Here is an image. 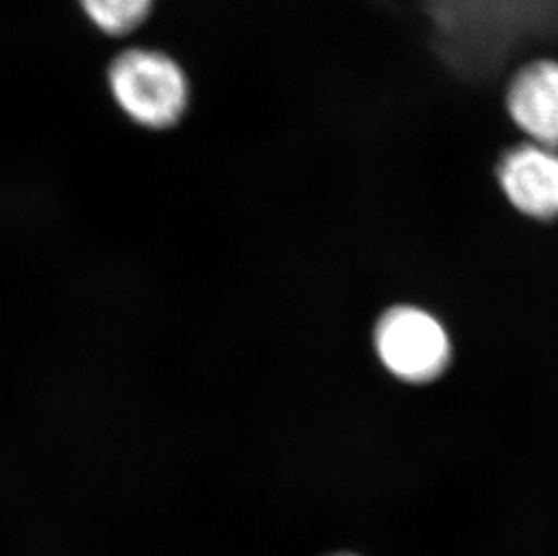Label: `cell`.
I'll return each instance as SVG.
<instances>
[{
    "label": "cell",
    "instance_id": "obj_1",
    "mask_svg": "<svg viewBox=\"0 0 558 556\" xmlns=\"http://www.w3.org/2000/svg\"><path fill=\"white\" fill-rule=\"evenodd\" d=\"M107 85L120 111L150 131L172 129L189 111V74L161 49H123L109 63Z\"/></svg>",
    "mask_w": 558,
    "mask_h": 556
},
{
    "label": "cell",
    "instance_id": "obj_2",
    "mask_svg": "<svg viewBox=\"0 0 558 556\" xmlns=\"http://www.w3.org/2000/svg\"><path fill=\"white\" fill-rule=\"evenodd\" d=\"M374 346L385 368L411 384L433 382L450 360V341L441 324L427 311L409 305L379 318Z\"/></svg>",
    "mask_w": 558,
    "mask_h": 556
},
{
    "label": "cell",
    "instance_id": "obj_3",
    "mask_svg": "<svg viewBox=\"0 0 558 556\" xmlns=\"http://www.w3.org/2000/svg\"><path fill=\"white\" fill-rule=\"evenodd\" d=\"M506 109L530 143L558 150V60L522 65L506 90Z\"/></svg>",
    "mask_w": 558,
    "mask_h": 556
},
{
    "label": "cell",
    "instance_id": "obj_4",
    "mask_svg": "<svg viewBox=\"0 0 558 556\" xmlns=\"http://www.w3.org/2000/svg\"><path fill=\"white\" fill-rule=\"evenodd\" d=\"M499 183L524 216L549 221L558 217V150L526 143L500 161Z\"/></svg>",
    "mask_w": 558,
    "mask_h": 556
},
{
    "label": "cell",
    "instance_id": "obj_5",
    "mask_svg": "<svg viewBox=\"0 0 558 556\" xmlns=\"http://www.w3.org/2000/svg\"><path fill=\"white\" fill-rule=\"evenodd\" d=\"M87 21L107 37H126L153 15L156 0H78Z\"/></svg>",
    "mask_w": 558,
    "mask_h": 556
},
{
    "label": "cell",
    "instance_id": "obj_6",
    "mask_svg": "<svg viewBox=\"0 0 558 556\" xmlns=\"http://www.w3.org/2000/svg\"><path fill=\"white\" fill-rule=\"evenodd\" d=\"M332 556H359V555H351V553H338V555Z\"/></svg>",
    "mask_w": 558,
    "mask_h": 556
}]
</instances>
